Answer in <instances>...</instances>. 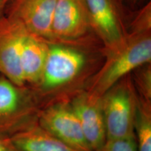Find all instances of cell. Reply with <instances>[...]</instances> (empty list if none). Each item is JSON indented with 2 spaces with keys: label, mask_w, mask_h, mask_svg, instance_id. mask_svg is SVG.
<instances>
[{
  "label": "cell",
  "mask_w": 151,
  "mask_h": 151,
  "mask_svg": "<svg viewBox=\"0 0 151 151\" xmlns=\"http://www.w3.org/2000/svg\"><path fill=\"white\" fill-rule=\"evenodd\" d=\"M105 52L108 59L96 85L98 94H104L132 71L150 64V32L127 33L118 47Z\"/></svg>",
  "instance_id": "6da1fadb"
},
{
  "label": "cell",
  "mask_w": 151,
  "mask_h": 151,
  "mask_svg": "<svg viewBox=\"0 0 151 151\" xmlns=\"http://www.w3.org/2000/svg\"><path fill=\"white\" fill-rule=\"evenodd\" d=\"M0 74V139L11 137L33 124V94Z\"/></svg>",
  "instance_id": "7a4b0ae2"
},
{
  "label": "cell",
  "mask_w": 151,
  "mask_h": 151,
  "mask_svg": "<svg viewBox=\"0 0 151 151\" xmlns=\"http://www.w3.org/2000/svg\"><path fill=\"white\" fill-rule=\"evenodd\" d=\"M87 37L72 41H48V50L41 79L46 88L60 86L74 78L87 62L83 46Z\"/></svg>",
  "instance_id": "3957f363"
},
{
  "label": "cell",
  "mask_w": 151,
  "mask_h": 151,
  "mask_svg": "<svg viewBox=\"0 0 151 151\" xmlns=\"http://www.w3.org/2000/svg\"><path fill=\"white\" fill-rule=\"evenodd\" d=\"M90 25L105 47L113 50L127 35L126 11L119 0H83Z\"/></svg>",
  "instance_id": "277c9868"
},
{
  "label": "cell",
  "mask_w": 151,
  "mask_h": 151,
  "mask_svg": "<svg viewBox=\"0 0 151 151\" xmlns=\"http://www.w3.org/2000/svg\"><path fill=\"white\" fill-rule=\"evenodd\" d=\"M27 30L20 22L0 18V74L18 86H24L21 69L22 41Z\"/></svg>",
  "instance_id": "5b68a950"
},
{
  "label": "cell",
  "mask_w": 151,
  "mask_h": 151,
  "mask_svg": "<svg viewBox=\"0 0 151 151\" xmlns=\"http://www.w3.org/2000/svg\"><path fill=\"white\" fill-rule=\"evenodd\" d=\"M57 0H11L5 15L20 22L29 33L52 39V21Z\"/></svg>",
  "instance_id": "8992f818"
},
{
  "label": "cell",
  "mask_w": 151,
  "mask_h": 151,
  "mask_svg": "<svg viewBox=\"0 0 151 151\" xmlns=\"http://www.w3.org/2000/svg\"><path fill=\"white\" fill-rule=\"evenodd\" d=\"M90 29L92 27L83 0H57L52 21L51 41L79 40L86 37Z\"/></svg>",
  "instance_id": "52a82bcc"
},
{
  "label": "cell",
  "mask_w": 151,
  "mask_h": 151,
  "mask_svg": "<svg viewBox=\"0 0 151 151\" xmlns=\"http://www.w3.org/2000/svg\"><path fill=\"white\" fill-rule=\"evenodd\" d=\"M102 107L106 139L134 135V112L131 94L127 90L118 88L111 91L105 98Z\"/></svg>",
  "instance_id": "ba28073f"
},
{
  "label": "cell",
  "mask_w": 151,
  "mask_h": 151,
  "mask_svg": "<svg viewBox=\"0 0 151 151\" xmlns=\"http://www.w3.org/2000/svg\"><path fill=\"white\" fill-rule=\"evenodd\" d=\"M40 124L45 131L71 148L80 151H92L71 108L61 106L49 108L42 113Z\"/></svg>",
  "instance_id": "9c48e42d"
},
{
  "label": "cell",
  "mask_w": 151,
  "mask_h": 151,
  "mask_svg": "<svg viewBox=\"0 0 151 151\" xmlns=\"http://www.w3.org/2000/svg\"><path fill=\"white\" fill-rule=\"evenodd\" d=\"M72 109L80 122L85 139L92 151L98 150L106 139L103 111L94 96L73 102Z\"/></svg>",
  "instance_id": "30bf717a"
},
{
  "label": "cell",
  "mask_w": 151,
  "mask_h": 151,
  "mask_svg": "<svg viewBox=\"0 0 151 151\" xmlns=\"http://www.w3.org/2000/svg\"><path fill=\"white\" fill-rule=\"evenodd\" d=\"M48 50V41L27 31L21 52V69L25 85L40 81Z\"/></svg>",
  "instance_id": "8fae6325"
},
{
  "label": "cell",
  "mask_w": 151,
  "mask_h": 151,
  "mask_svg": "<svg viewBox=\"0 0 151 151\" xmlns=\"http://www.w3.org/2000/svg\"><path fill=\"white\" fill-rule=\"evenodd\" d=\"M17 151H80L34 124L9 139Z\"/></svg>",
  "instance_id": "7c38bea8"
},
{
  "label": "cell",
  "mask_w": 151,
  "mask_h": 151,
  "mask_svg": "<svg viewBox=\"0 0 151 151\" xmlns=\"http://www.w3.org/2000/svg\"><path fill=\"white\" fill-rule=\"evenodd\" d=\"M135 125L137 131V151H151V119L150 113L142 108L134 111Z\"/></svg>",
  "instance_id": "4fadbf2b"
},
{
  "label": "cell",
  "mask_w": 151,
  "mask_h": 151,
  "mask_svg": "<svg viewBox=\"0 0 151 151\" xmlns=\"http://www.w3.org/2000/svg\"><path fill=\"white\" fill-rule=\"evenodd\" d=\"M135 15L129 23L128 33H146L151 31V2L147 1L134 11Z\"/></svg>",
  "instance_id": "5bb4252c"
},
{
  "label": "cell",
  "mask_w": 151,
  "mask_h": 151,
  "mask_svg": "<svg viewBox=\"0 0 151 151\" xmlns=\"http://www.w3.org/2000/svg\"><path fill=\"white\" fill-rule=\"evenodd\" d=\"M96 151H137V139L134 135L119 139H106Z\"/></svg>",
  "instance_id": "9a60e30c"
},
{
  "label": "cell",
  "mask_w": 151,
  "mask_h": 151,
  "mask_svg": "<svg viewBox=\"0 0 151 151\" xmlns=\"http://www.w3.org/2000/svg\"><path fill=\"white\" fill-rule=\"evenodd\" d=\"M126 11H136L144 4V0H119Z\"/></svg>",
  "instance_id": "2e32d148"
},
{
  "label": "cell",
  "mask_w": 151,
  "mask_h": 151,
  "mask_svg": "<svg viewBox=\"0 0 151 151\" xmlns=\"http://www.w3.org/2000/svg\"><path fill=\"white\" fill-rule=\"evenodd\" d=\"M0 151H17L9 139H0Z\"/></svg>",
  "instance_id": "e0dca14e"
},
{
  "label": "cell",
  "mask_w": 151,
  "mask_h": 151,
  "mask_svg": "<svg viewBox=\"0 0 151 151\" xmlns=\"http://www.w3.org/2000/svg\"><path fill=\"white\" fill-rule=\"evenodd\" d=\"M11 0H0V18L5 15L6 10Z\"/></svg>",
  "instance_id": "ac0fdd59"
}]
</instances>
